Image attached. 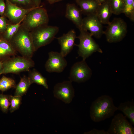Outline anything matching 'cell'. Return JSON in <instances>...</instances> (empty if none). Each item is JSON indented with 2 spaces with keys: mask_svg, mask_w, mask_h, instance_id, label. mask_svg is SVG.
I'll return each mask as SVG.
<instances>
[{
  "mask_svg": "<svg viewBox=\"0 0 134 134\" xmlns=\"http://www.w3.org/2000/svg\"><path fill=\"white\" fill-rule=\"evenodd\" d=\"M117 110L111 97L108 95H102L92 103L90 116L93 121L99 122L112 116Z\"/></svg>",
  "mask_w": 134,
  "mask_h": 134,
  "instance_id": "obj_1",
  "label": "cell"
},
{
  "mask_svg": "<svg viewBox=\"0 0 134 134\" xmlns=\"http://www.w3.org/2000/svg\"><path fill=\"white\" fill-rule=\"evenodd\" d=\"M9 42L25 57L31 59L35 51L30 32L21 25Z\"/></svg>",
  "mask_w": 134,
  "mask_h": 134,
  "instance_id": "obj_2",
  "label": "cell"
},
{
  "mask_svg": "<svg viewBox=\"0 0 134 134\" xmlns=\"http://www.w3.org/2000/svg\"><path fill=\"white\" fill-rule=\"evenodd\" d=\"M59 30L57 26L47 25L39 27L30 32L35 51L51 43Z\"/></svg>",
  "mask_w": 134,
  "mask_h": 134,
  "instance_id": "obj_3",
  "label": "cell"
},
{
  "mask_svg": "<svg viewBox=\"0 0 134 134\" xmlns=\"http://www.w3.org/2000/svg\"><path fill=\"white\" fill-rule=\"evenodd\" d=\"M49 21L47 10L40 5L29 11L24 17L21 25L30 32L39 27L47 25Z\"/></svg>",
  "mask_w": 134,
  "mask_h": 134,
  "instance_id": "obj_4",
  "label": "cell"
},
{
  "mask_svg": "<svg viewBox=\"0 0 134 134\" xmlns=\"http://www.w3.org/2000/svg\"><path fill=\"white\" fill-rule=\"evenodd\" d=\"M34 65V63L32 59L22 56H14L3 61L0 75L8 73L17 74L23 71H29Z\"/></svg>",
  "mask_w": 134,
  "mask_h": 134,
  "instance_id": "obj_5",
  "label": "cell"
},
{
  "mask_svg": "<svg viewBox=\"0 0 134 134\" xmlns=\"http://www.w3.org/2000/svg\"><path fill=\"white\" fill-rule=\"evenodd\" d=\"M79 35L77 36L79 40L78 44L75 45L78 47V54L83 60L86 59L94 52L102 53L99 45L92 38V36L87 31L82 29L80 31Z\"/></svg>",
  "mask_w": 134,
  "mask_h": 134,
  "instance_id": "obj_6",
  "label": "cell"
},
{
  "mask_svg": "<svg viewBox=\"0 0 134 134\" xmlns=\"http://www.w3.org/2000/svg\"><path fill=\"white\" fill-rule=\"evenodd\" d=\"M127 32L126 23L122 18H115L108 25L104 34L107 41L114 43L121 41L126 36Z\"/></svg>",
  "mask_w": 134,
  "mask_h": 134,
  "instance_id": "obj_7",
  "label": "cell"
},
{
  "mask_svg": "<svg viewBox=\"0 0 134 134\" xmlns=\"http://www.w3.org/2000/svg\"><path fill=\"white\" fill-rule=\"evenodd\" d=\"M107 131L108 134H134V128L126 117L119 113L112 119Z\"/></svg>",
  "mask_w": 134,
  "mask_h": 134,
  "instance_id": "obj_8",
  "label": "cell"
},
{
  "mask_svg": "<svg viewBox=\"0 0 134 134\" xmlns=\"http://www.w3.org/2000/svg\"><path fill=\"white\" fill-rule=\"evenodd\" d=\"M92 74V70L85 60L75 63L71 67L69 77V80L79 83L89 80Z\"/></svg>",
  "mask_w": 134,
  "mask_h": 134,
  "instance_id": "obj_9",
  "label": "cell"
},
{
  "mask_svg": "<svg viewBox=\"0 0 134 134\" xmlns=\"http://www.w3.org/2000/svg\"><path fill=\"white\" fill-rule=\"evenodd\" d=\"M70 81H64L56 84L54 86V97L66 103H70L75 96L74 89Z\"/></svg>",
  "mask_w": 134,
  "mask_h": 134,
  "instance_id": "obj_10",
  "label": "cell"
},
{
  "mask_svg": "<svg viewBox=\"0 0 134 134\" xmlns=\"http://www.w3.org/2000/svg\"><path fill=\"white\" fill-rule=\"evenodd\" d=\"M5 0V7L3 16L7 18L12 24H16L23 20L29 11L36 7L24 8L11 3L7 0Z\"/></svg>",
  "mask_w": 134,
  "mask_h": 134,
  "instance_id": "obj_11",
  "label": "cell"
},
{
  "mask_svg": "<svg viewBox=\"0 0 134 134\" xmlns=\"http://www.w3.org/2000/svg\"><path fill=\"white\" fill-rule=\"evenodd\" d=\"M49 58L45 64L46 71L49 73L62 72L67 65L66 60L60 53L51 51L48 53Z\"/></svg>",
  "mask_w": 134,
  "mask_h": 134,
  "instance_id": "obj_12",
  "label": "cell"
},
{
  "mask_svg": "<svg viewBox=\"0 0 134 134\" xmlns=\"http://www.w3.org/2000/svg\"><path fill=\"white\" fill-rule=\"evenodd\" d=\"M82 29L89 31L92 36L97 38H100L104 34L102 24L95 14L87 15L83 19Z\"/></svg>",
  "mask_w": 134,
  "mask_h": 134,
  "instance_id": "obj_13",
  "label": "cell"
},
{
  "mask_svg": "<svg viewBox=\"0 0 134 134\" xmlns=\"http://www.w3.org/2000/svg\"><path fill=\"white\" fill-rule=\"evenodd\" d=\"M76 37V32L72 29L56 38L60 45V53L63 57H66L72 50L75 45L74 41Z\"/></svg>",
  "mask_w": 134,
  "mask_h": 134,
  "instance_id": "obj_14",
  "label": "cell"
},
{
  "mask_svg": "<svg viewBox=\"0 0 134 134\" xmlns=\"http://www.w3.org/2000/svg\"><path fill=\"white\" fill-rule=\"evenodd\" d=\"M80 8L74 3L66 5L65 17L72 21L79 31L82 30L83 18Z\"/></svg>",
  "mask_w": 134,
  "mask_h": 134,
  "instance_id": "obj_15",
  "label": "cell"
},
{
  "mask_svg": "<svg viewBox=\"0 0 134 134\" xmlns=\"http://www.w3.org/2000/svg\"><path fill=\"white\" fill-rule=\"evenodd\" d=\"M82 12L87 16L95 14L101 4L96 0H76Z\"/></svg>",
  "mask_w": 134,
  "mask_h": 134,
  "instance_id": "obj_16",
  "label": "cell"
},
{
  "mask_svg": "<svg viewBox=\"0 0 134 134\" xmlns=\"http://www.w3.org/2000/svg\"><path fill=\"white\" fill-rule=\"evenodd\" d=\"M112 14L109 0H107L100 4L96 15L102 24L108 25L110 22V18Z\"/></svg>",
  "mask_w": 134,
  "mask_h": 134,
  "instance_id": "obj_17",
  "label": "cell"
},
{
  "mask_svg": "<svg viewBox=\"0 0 134 134\" xmlns=\"http://www.w3.org/2000/svg\"><path fill=\"white\" fill-rule=\"evenodd\" d=\"M17 52L10 43L0 35V60L4 61L15 56Z\"/></svg>",
  "mask_w": 134,
  "mask_h": 134,
  "instance_id": "obj_18",
  "label": "cell"
},
{
  "mask_svg": "<svg viewBox=\"0 0 134 134\" xmlns=\"http://www.w3.org/2000/svg\"><path fill=\"white\" fill-rule=\"evenodd\" d=\"M133 101L121 103L117 107L118 110L122 111L129 119L130 123L134 125V103Z\"/></svg>",
  "mask_w": 134,
  "mask_h": 134,
  "instance_id": "obj_19",
  "label": "cell"
},
{
  "mask_svg": "<svg viewBox=\"0 0 134 134\" xmlns=\"http://www.w3.org/2000/svg\"><path fill=\"white\" fill-rule=\"evenodd\" d=\"M29 72L28 77L31 84L35 83L37 84L43 86L48 89V86L46 79L41 73L35 69H34Z\"/></svg>",
  "mask_w": 134,
  "mask_h": 134,
  "instance_id": "obj_20",
  "label": "cell"
},
{
  "mask_svg": "<svg viewBox=\"0 0 134 134\" xmlns=\"http://www.w3.org/2000/svg\"><path fill=\"white\" fill-rule=\"evenodd\" d=\"M31 84L29 78L25 75L21 78L20 81L16 87L15 96L22 97L27 92Z\"/></svg>",
  "mask_w": 134,
  "mask_h": 134,
  "instance_id": "obj_21",
  "label": "cell"
},
{
  "mask_svg": "<svg viewBox=\"0 0 134 134\" xmlns=\"http://www.w3.org/2000/svg\"><path fill=\"white\" fill-rule=\"evenodd\" d=\"M23 20L15 24L7 23L5 31L3 34L0 35L4 39L10 42L17 31Z\"/></svg>",
  "mask_w": 134,
  "mask_h": 134,
  "instance_id": "obj_22",
  "label": "cell"
},
{
  "mask_svg": "<svg viewBox=\"0 0 134 134\" xmlns=\"http://www.w3.org/2000/svg\"><path fill=\"white\" fill-rule=\"evenodd\" d=\"M109 2L112 14L117 15L123 13L124 0H109Z\"/></svg>",
  "mask_w": 134,
  "mask_h": 134,
  "instance_id": "obj_23",
  "label": "cell"
},
{
  "mask_svg": "<svg viewBox=\"0 0 134 134\" xmlns=\"http://www.w3.org/2000/svg\"><path fill=\"white\" fill-rule=\"evenodd\" d=\"M16 87L15 81L11 78L3 76L0 79V91L2 92Z\"/></svg>",
  "mask_w": 134,
  "mask_h": 134,
  "instance_id": "obj_24",
  "label": "cell"
},
{
  "mask_svg": "<svg viewBox=\"0 0 134 134\" xmlns=\"http://www.w3.org/2000/svg\"><path fill=\"white\" fill-rule=\"evenodd\" d=\"M123 13L133 21H134V0H124Z\"/></svg>",
  "mask_w": 134,
  "mask_h": 134,
  "instance_id": "obj_25",
  "label": "cell"
},
{
  "mask_svg": "<svg viewBox=\"0 0 134 134\" xmlns=\"http://www.w3.org/2000/svg\"><path fill=\"white\" fill-rule=\"evenodd\" d=\"M7 0L11 3L24 8L28 9L36 7L31 0Z\"/></svg>",
  "mask_w": 134,
  "mask_h": 134,
  "instance_id": "obj_26",
  "label": "cell"
},
{
  "mask_svg": "<svg viewBox=\"0 0 134 134\" xmlns=\"http://www.w3.org/2000/svg\"><path fill=\"white\" fill-rule=\"evenodd\" d=\"M9 98L10 105L9 110L12 113L19 108L21 103V97L10 95Z\"/></svg>",
  "mask_w": 134,
  "mask_h": 134,
  "instance_id": "obj_27",
  "label": "cell"
},
{
  "mask_svg": "<svg viewBox=\"0 0 134 134\" xmlns=\"http://www.w3.org/2000/svg\"><path fill=\"white\" fill-rule=\"evenodd\" d=\"M10 105L9 96L0 94V107L2 111L7 112Z\"/></svg>",
  "mask_w": 134,
  "mask_h": 134,
  "instance_id": "obj_28",
  "label": "cell"
},
{
  "mask_svg": "<svg viewBox=\"0 0 134 134\" xmlns=\"http://www.w3.org/2000/svg\"><path fill=\"white\" fill-rule=\"evenodd\" d=\"M5 17L4 16L0 17V35H2L5 31L7 23Z\"/></svg>",
  "mask_w": 134,
  "mask_h": 134,
  "instance_id": "obj_29",
  "label": "cell"
},
{
  "mask_svg": "<svg viewBox=\"0 0 134 134\" xmlns=\"http://www.w3.org/2000/svg\"><path fill=\"white\" fill-rule=\"evenodd\" d=\"M84 134H108L107 131L104 130H98L94 129L91 131L84 133Z\"/></svg>",
  "mask_w": 134,
  "mask_h": 134,
  "instance_id": "obj_30",
  "label": "cell"
},
{
  "mask_svg": "<svg viewBox=\"0 0 134 134\" xmlns=\"http://www.w3.org/2000/svg\"><path fill=\"white\" fill-rule=\"evenodd\" d=\"M5 0H0V15L2 16L3 15L5 7Z\"/></svg>",
  "mask_w": 134,
  "mask_h": 134,
  "instance_id": "obj_31",
  "label": "cell"
},
{
  "mask_svg": "<svg viewBox=\"0 0 134 134\" xmlns=\"http://www.w3.org/2000/svg\"><path fill=\"white\" fill-rule=\"evenodd\" d=\"M35 7L40 6L42 0H31Z\"/></svg>",
  "mask_w": 134,
  "mask_h": 134,
  "instance_id": "obj_32",
  "label": "cell"
},
{
  "mask_svg": "<svg viewBox=\"0 0 134 134\" xmlns=\"http://www.w3.org/2000/svg\"><path fill=\"white\" fill-rule=\"evenodd\" d=\"M50 4H52L64 0H47Z\"/></svg>",
  "mask_w": 134,
  "mask_h": 134,
  "instance_id": "obj_33",
  "label": "cell"
},
{
  "mask_svg": "<svg viewBox=\"0 0 134 134\" xmlns=\"http://www.w3.org/2000/svg\"><path fill=\"white\" fill-rule=\"evenodd\" d=\"M3 61L0 60V73L2 68Z\"/></svg>",
  "mask_w": 134,
  "mask_h": 134,
  "instance_id": "obj_34",
  "label": "cell"
},
{
  "mask_svg": "<svg viewBox=\"0 0 134 134\" xmlns=\"http://www.w3.org/2000/svg\"><path fill=\"white\" fill-rule=\"evenodd\" d=\"M107 0H98V1L99 2L100 4H101Z\"/></svg>",
  "mask_w": 134,
  "mask_h": 134,
  "instance_id": "obj_35",
  "label": "cell"
},
{
  "mask_svg": "<svg viewBox=\"0 0 134 134\" xmlns=\"http://www.w3.org/2000/svg\"><path fill=\"white\" fill-rule=\"evenodd\" d=\"M97 0L98 1V0Z\"/></svg>",
  "mask_w": 134,
  "mask_h": 134,
  "instance_id": "obj_36",
  "label": "cell"
}]
</instances>
